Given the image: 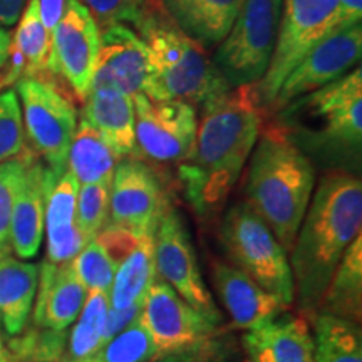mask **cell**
Returning a JSON list of instances; mask_svg holds the SVG:
<instances>
[{
	"instance_id": "6da1fadb",
	"label": "cell",
	"mask_w": 362,
	"mask_h": 362,
	"mask_svg": "<svg viewBox=\"0 0 362 362\" xmlns=\"http://www.w3.org/2000/svg\"><path fill=\"white\" fill-rule=\"evenodd\" d=\"M253 86L230 89L202 106L194 143L178 163L185 200L200 218L218 214L245 168L262 131Z\"/></svg>"
},
{
	"instance_id": "7a4b0ae2",
	"label": "cell",
	"mask_w": 362,
	"mask_h": 362,
	"mask_svg": "<svg viewBox=\"0 0 362 362\" xmlns=\"http://www.w3.org/2000/svg\"><path fill=\"white\" fill-rule=\"evenodd\" d=\"M362 226V183L347 171L324 175L312 193L291 248V270L298 307L312 319L319 310L339 262Z\"/></svg>"
},
{
	"instance_id": "3957f363",
	"label": "cell",
	"mask_w": 362,
	"mask_h": 362,
	"mask_svg": "<svg viewBox=\"0 0 362 362\" xmlns=\"http://www.w3.org/2000/svg\"><path fill=\"white\" fill-rule=\"evenodd\" d=\"M250 156L247 203L291 252L315 188L314 165L275 123L260 131Z\"/></svg>"
},
{
	"instance_id": "277c9868",
	"label": "cell",
	"mask_w": 362,
	"mask_h": 362,
	"mask_svg": "<svg viewBox=\"0 0 362 362\" xmlns=\"http://www.w3.org/2000/svg\"><path fill=\"white\" fill-rule=\"evenodd\" d=\"M136 30L148 51V78L143 86L148 98L183 101L194 107L232 89L206 49L181 33L158 0H151Z\"/></svg>"
},
{
	"instance_id": "5b68a950",
	"label": "cell",
	"mask_w": 362,
	"mask_h": 362,
	"mask_svg": "<svg viewBox=\"0 0 362 362\" xmlns=\"http://www.w3.org/2000/svg\"><path fill=\"white\" fill-rule=\"evenodd\" d=\"M297 146L325 156H357L362 143V69L357 66L324 88L288 103L274 112Z\"/></svg>"
},
{
	"instance_id": "8992f818",
	"label": "cell",
	"mask_w": 362,
	"mask_h": 362,
	"mask_svg": "<svg viewBox=\"0 0 362 362\" xmlns=\"http://www.w3.org/2000/svg\"><path fill=\"white\" fill-rule=\"evenodd\" d=\"M220 242L232 265L287 307L293 304L296 287L287 252L247 202L226 211L220 225Z\"/></svg>"
},
{
	"instance_id": "52a82bcc",
	"label": "cell",
	"mask_w": 362,
	"mask_h": 362,
	"mask_svg": "<svg viewBox=\"0 0 362 362\" xmlns=\"http://www.w3.org/2000/svg\"><path fill=\"white\" fill-rule=\"evenodd\" d=\"M282 6L284 0H242L214 56L232 89L257 84L265 76L277 42Z\"/></svg>"
},
{
	"instance_id": "ba28073f",
	"label": "cell",
	"mask_w": 362,
	"mask_h": 362,
	"mask_svg": "<svg viewBox=\"0 0 362 362\" xmlns=\"http://www.w3.org/2000/svg\"><path fill=\"white\" fill-rule=\"evenodd\" d=\"M139 320L160 352L158 362H193L206 357L218 336V324L194 310L158 277L144 297Z\"/></svg>"
},
{
	"instance_id": "9c48e42d",
	"label": "cell",
	"mask_w": 362,
	"mask_h": 362,
	"mask_svg": "<svg viewBox=\"0 0 362 362\" xmlns=\"http://www.w3.org/2000/svg\"><path fill=\"white\" fill-rule=\"evenodd\" d=\"M339 0H284L277 42L265 76L253 84L257 104L269 111L288 72L320 39L334 33Z\"/></svg>"
},
{
	"instance_id": "30bf717a",
	"label": "cell",
	"mask_w": 362,
	"mask_h": 362,
	"mask_svg": "<svg viewBox=\"0 0 362 362\" xmlns=\"http://www.w3.org/2000/svg\"><path fill=\"white\" fill-rule=\"evenodd\" d=\"M22 101L24 133L34 151L57 173L67 168V153L78 128V111L56 86L39 78H22L16 88Z\"/></svg>"
},
{
	"instance_id": "8fae6325",
	"label": "cell",
	"mask_w": 362,
	"mask_h": 362,
	"mask_svg": "<svg viewBox=\"0 0 362 362\" xmlns=\"http://www.w3.org/2000/svg\"><path fill=\"white\" fill-rule=\"evenodd\" d=\"M134 103V158L181 163L188 156L198 128L197 110L183 101H156L144 93Z\"/></svg>"
},
{
	"instance_id": "7c38bea8",
	"label": "cell",
	"mask_w": 362,
	"mask_h": 362,
	"mask_svg": "<svg viewBox=\"0 0 362 362\" xmlns=\"http://www.w3.org/2000/svg\"><path fill=\"white\" fill-rule=\"evenodd\" d=\"M155 265L156 277L168 284L185 302L214 322H221V314L205 285L187 225L173 208L163 215L155 232Z\"/></svg>"
},
{
	"instance_id": "4fadbf2b",
	"label": "cell",
	"mask_w": 362,
	"mask_h": 362,
	"mask_svg": "<svg viewBox=\"0 0 362 362\" xmlns=\"http://www.w3.org/2000/svg\"><path fill=\"white\" fill-rule=\"evenodd\" d=\"M168 210V194L155 170L141 158L119 160L111 180L107 223L136 235L155 237L158 225Z\"/></svg>"
},
{
	"instance_id": "5bb4252c",
	"label": "cell",
	"mask_w": 362,
	"mask_h": 362,
	"mask_svg": "<svg viewBox=\"0 0 362 362\" xmlns=\"http://www.w3.org/2000/svg\"><path fill=\"white\" fill-rule=\"evenodd\" d=\"M362 56V25L356 24L320 39L280 86L269 112H277L288 103L332 83L356 66Z\"/></svg>"
},
{
	"instance_id": "9a60e30c",
	"label": "cell",
	"mask_w": 362,
	"mask_h": 362,
	"mask_svg": "<svg viewBox=\"0 0 362 362\" xmlns=\"http://www.w3.org/2000/svg\"><path fill=\"white\" fill-rule=\"evenodd\" d=\"M101 30L81 0H67L62 19L51 37L49 71L62 76L74 94L88 96Z\"/></svg>"
},
{
	"instance_id": "2e32d148",
	"label": "cell",
	"mask_w": 362,
	"mask_h": 362,
	"mask_svg": "<svg viewBox=\"0 0 362 362\" xmlns=\"http://www.w3.org/2000/svg\"><path fill=\"white\" fill-rule=\"evenodd\" d=\"M148 78V51L143 39L128 25L101 30L90 88H115L126 96L143 93Z\"/></svg>"
},
{
	"instance_id": "e0dca14e",
	"label": "cell",
	"mask_w": 362,
	"mask_h": 362,
	"mask_svg": "<svg viewBox=\"0 0 362 362\" xmlns=\"http://www.w3.org/2000/svg\"><path fill=\"white\" fill-rule=\"evenodd\" d=\"M211 279L221 305L237 329L252 330L288 309L280 298L262 288L232 264L214 262Z\"/></svg>"
},
{
	"instance_id": "ac0fdd59",
	"label": "cell",
	"mask_w": 362,
	"mask_h": 362,
	"mask_svg": "<svg viewBox=\"0 0 362 362\" xmlns=\"http://www.w3.org/2000/svg\"><path fill=\"white\" fill-rule=\"evenodd\" d=\"M88 291L69 264L56 265L44 260L39 269L37 292L34 298V325L51 330H66L81 314Z\"/></svg>"
},
{
	"instance_id": "d6986e66",
	"label": "cell",
	"mask_w": 362,
	"mask_h": 362,
	"mask_svg": "<svg viewBox=\"0 0 362 362\" xmlns=\"http://www.w3.org/2000/svg\"><path fill=\"white\" fill-rule=\"evenodd\" d=\"M242 342L252 362H315L314 337L302 315L282 312L248 330Z\"/></svg>"
},
{
	"instance_id": "ffe728a7",
	"label": "cell",
	"mask_w": 362,
	"mask_h": 362,
	"mask_svg": "<svg viewBox=\"0 0 362 362\" xmlns=\"http://www.w3.org/2000/svg\"><path fill=\"white\" fill-rule=\"evenodd\" d=\"M47 170L30 158L17 192L11 221V250L22 260L37 255L44 233Z\"/></svg>"
},
{
	"instance_id": "44dd1931",
	"label": "cell",
	"mask_w": 362,
	"mask_h": 362,
	"mask_svg": "<svg viewBox=\"0 0 362 362\" xmlns=\"http://www.w3.org/2000/svg\"><path fill=\"white\" fill-rule=\"evenodd\" d=\"M166 16L183 34L203 49L218 45L240 8L242 0H158Z\"/></svg>"
},
{
	"instance_id": "7402d4cb",
	"label": "cell",
	"mask_w": 362,
	"mask_h": 362,
	"mask_svg": "<svg viewBox=\"0 0 362 362\" xmlns=\"http://www.w3.org/2000/svg\"><path fill=\"white\" fill-rule=\"evenodd\" d=\"M83 119L110 141L121 158L134 156V103L115 88H90L84 98Z\"/></svg>"
},
{
	"instance_id": "603a6c76",
	"label": "cell",
	"mask_w": 362,
	"mask_h": 362,
	"mask_svg": "<svg viewBox=\"0 0 362 362\" xmlns=\"http://www.w3.org/2000/svg\"><path fill=\"white\" fill-rule=\"evenodd\" d=\"M39 282V267L0 255V325L8 337L19 336L27 327Z\"/></svg>"
},
{
	"instance_id": "cb8c5ba5",
	"label": "cell",
	"mask_w": 362,
	"mask_h": 362,
	"mask_svg": "<svg viewBox=\"0 0 362 362\" xmlns=\"http://www.w3.org/2000/svg\"><path fill=\"white\" fill-rule=\"evenodd\" d=\"M121 156L104 136L81 117L67 153V170L83 185L111 181Z\"/></svg>"
},
{
	"instance_id": "d4e9b609",
	"label": "cell",
	"mask_w": 362,
	"mask_h": 362,
	"mask_svg": "<svg viewBox=\"0 0 362 362\" xmlns=\"http://www.w3.org/2000/svg\"><path fill=\"white\" fill-rule=\"evenodd\" d=\"M155 280V237L143 235L138 245L116 267L115 279H112L111 288L107 292L110 307L115 310H121L141 304Z\"/></svg>"
},
{
	"instance_id": "484cf974",
	"label": "cell",
	"mask_w": 362,
	"mask_h": 362,
	"mask_svg": "<svg viewBox=\"0 0 362 362\" xmlns=\"http://www.w3.org/2000/svg\"><path fill=\"white\" fill-rule=\"evenodd\" d=\"M361 324L362 317V237H356L339 262L319 310Z\"/></svg>"
},
{
	"instance_id": "4316f807",
	"label": "cell",
	"mask_w": 362,
	"mask_h": 362,
	"mask_svg": "<svg viewBox=\"0 0 362 362\" xmlns=\"http://www.w3.org/2000/svg\"><path fill=\"white\" fill-rule=\"evenodd\" d=\"M314 325L315 362H362L361 324L317 312Z\"/></svg>"
},
{
	"instance_id": "83f0119b",
	"label": "cell",
	"mask_w": 362,
	"mask_h": 362,
	"mask_svg": "<svg viewBox=\"0 0 362 362\" xmlns=\"http://www.w3.org/2000/svg\"><path fill=\"white\" fill-rule=\"evenodd\" d=\"M110 312V296L104 291H89L74 327L67 336L62 362H89L103 347V332Z\"/></svg>"
},
{
	"instance_id": "f1b7e54d",
	"label": "cell",
	"mask_w": 362,
	"mask_h": 362,
	"mask_svg": "<svg viewBox=\"0 0 362 362\" xmlns=\"http://www.w3.org/2000/svg\"><path fill=\"white\" fill-rule=\"evenodd\" d=\"M13 47L19 57V66L24 67L25 78L40 79V76L49 71L51 35L40 21L37 0H27L19 19Z\"/></svg>"
},
{
	"instance_id": "f546056e",
	"label": "cell",
	"mask_w": 362,
	"mask_h": 362,
	"mask_svg": "<svg viewBox=\"0 0 362 362\" xmlns=\"http://www.w3.org/2000/svg\"><path fill=\"white\" fill-rule=\"evenodd\" d=\"M67 344L66 330H51L33 325L11 337L8 352L17 362H62Z\"/></svg>"
},
{
	"instance_id": "4dcf8cb0",
	"label": "cell",
	"mask_w": 362,
	"mask_h": 362,
	"mask_svg": "<svg viewBox=\"0 0 362 362\" xmlns=\"http://www.w3.org/2000/svg\"><path fill=\"white\" fill-rule=\"evenodd\" d=\"M155 342L141 324V320L131 324L128 329L119 332L94 354L89 362H158Z\"/></svg>"
},
{
	"instance_id": "1f68e13d",
	"label": "cell",
	"mask_w": 362,
	"mask_h": 362,
	"mask_svg": "<svg viewBox=\"0 0 362 362\" xmlns=\"http://www.w3.org/2000/svg\"><path fill=\"white\" fill-rule=\"evenodd\" d=\"M111 181L83 185L79 187L78 205H76V223L88 238L94 240L110 220Z\"/></svg>"
},
{
	"instance_id": "d6a6232c",
	"label": "cell",
	"mask_w": 362,
	"mask_h": 362,
	"mask_svg": "<svg viewBox=\"0 0 362 362\" xmlns=\"http://www.w3.org/2000/svg\"><path fill=\"white\" fill-rule=\"evenodd\" d=\"M71 267L88 292H110L116 265L96 238L86 243L83 250L72 259Z\"/></svg>"
},
{
	"instance_id": "836d02e7",
	"label": "cell",
	"mask_w": 362,
	"mask_h": 362,
	"mask_svg": "<svg viewBox=\"0 0 362 362\" xmlns=\"http://www.w3.org/2000/svg\"><path fill=\"white\" fill-rule=\"evenodd\" d=\"M30 156H19L13 160L0 163V255L11 253V221L25 168Z\"/></svg>"
},
{
	"instance_id": "e575fe53",
	"label": "cell",
	"mask_w": 362,
	"mask_h": 362,
	"mask_svg": "<svg viewBox=\"0 0 362 362\" xmlns=\"http://www.w3.org/2000/svg\"><path fill=\"white\" fill-rule=\"evenodd\" d=\"M25 146L19 96L8 89L0 93V163L19 158Z\"/></svg>"
},
{
	"instance_id": "d590c367",
	"label": "cell",
	"mask_w": 362,
	"mask_h": 362,
	"mask_svg": "<svg viewBox=\"0 0 362 362\" xmlns=\"http://www.w3.org/2000/svg\"><path fill=\"white\" fill-rule=\"evenodd\" d=\"M99 30L112 25L133 24L143 19L151 0H83Z\"/></svg>"
},
{
	"instance_id": "8d00e7d4",
	"label": "cell",
	"mask_w": 362,
	"mask_h": 362,
	"mask_svg": "<svg viewBox=\"0 0 362 362\" xmlns=\"http://www.w3.org/2000/svg\"><path fill=\"white\" fill-rule=\"evenodd\" d=\"M45 232H47V245H45L47 259L45 260L56 265L69 264L83 250L86 243H89L78 223L66 226V228L45 230Z\"/></svg>"
},
{
	"instance_id": "74e56055",
	"label": "cell",
	"mask_w": 362,
	"mask_h": 362,
	"mask_svg": "<svg viewBox=\"0 0 362 362\" xmlns=\"http://www.w3.org/2000/svg\"><path fill=\"white\" fill-rule=\"evenodd\" d=\"M141 237L143 235H136L133 232H129V230L121 228V226L107 223L101 230V233L98 235L96 240L101 243L104 250L107 252V255L111 257V260L115 262V265L117 267L129 255L131 250L138 245Z\"/></svg>"
},
{
	"instance_id": "f35d334b",
	"label": "cell",
	"mask_w": 362,
	"mask_h": 362,
	"mask_svg": "<svg viewBox=\"0 0 362 362\" xmlns=\"http://www.w3.org/2000/svg\"><path fill=\"white\" fill-rule=\"evenodd\" d=\"M143 312V302L141 304L131 305L128 309L115 310L110 307V312H107L106 324H104V332H103V346L107 341H111L112 337L117 336L119 332H123L124 329H128L131 324L138 322L141 319Z\"/></svg>"
},
{
	"instance_id": "ab89813d",
	"label": "cell",
	"mask_w": 362,
	"mask_h": 362,
	"mask_svg": "<svg viewBox=\"0 0 362 362\" xmlns=\"http://www.w3.org/2000/svg\"><path fill=\"white\" fill-rule=\"evenodd\" d=\"M362 19V0H339L336 19H334V33L344 30L347 27L361 24Z\"/></svg>"
},
{
	"instance_id": "60d3db41",
	"label": "cell",
	"mask_w": 362,
	"mask_h": 362,
	"mask_svg": "<svg viewBox=\"0 0 362 362\" xmlns=\"http://www.w3.org/2000/svg\"><path fill=\"white\" fill-rule=\"evenodd\" d=\"M37 2L40 21H42L45 30L52 37L54 29H56L59 21L62 19V16H64L67 0H37Z\"/></svg>"
},
{
	"instance_id": "b9f144b4",
	"label": "cell",
	"mask_w": 362,
	"mask_h": 362,
	"mask_svg": "<svg viewBox=\"0 0 362 362\" xmlns=\"http://www.w3.org/2000/svg\"><path fill=\"white\" fill-rule=\"evenodd\" d=\"M27 0H0V25L12 27L19 22Z\"/></svg>"
},
{
	"instance_id": "7bdbcfd3",
	"label": "cell",
	"mask_w": 362,
	"mask_h": 362,
	"mask_svg": "<svg viewBox=\"0 0 362 362\" xmlns=\"http://www.w3.org/2000/svg\"><path fill=\"white\" fill-rule=\"evenodd\" d=\"M12 54V37L6 27L0 25V69L7 64Z\"/></svg>"
},
{
	"instance_id": "ee69618b",
	"label": "cell",
	"mask_w": 362,
	"mask_h": 362,
	"mask_svg": "<svg viewBox=\"0 0 362 362\" xmlns=\"http://www.w3.org/2000/svg\"><path fill=\"white\" fill-rule=\"evenodd\" d=\"M0 362H17L13 359V356L8 352V349L6 346H4L2 342V337H0Z\"/></svg>"
}]
</instances>
